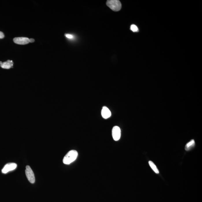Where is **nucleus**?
<instances>
[{"label": "nucleus", "mask_w": 202, "mask_h": 202, "mask_svg": "<svg viewBox=\"0 0 202 202\" xmlns=\"http://www.w3.org/2000/svg\"><path fill=\"white\" fill-rule=\"evenodd\" d=\"M77 151L73 150L69 151L63 158V163L65 164H69L77 159Z\"/></svg>", "instance_id": "f257e3e1"}, {"label": "nucleus", "mask_w": 202, "mask_h": 202, "mask_svg": "<svg viewBox=\"0 0 202 202\" xmlns=\"http://www.w3.org/2000/svg\"><path fill=\"white\" fill-rule=\"evenodd\" d=\"M106 5L109 8L114 11H118L121 9L122 5L118 0H109L107 1Z\"/></svg>", "instance_id": "f03ea898"}, {"label": "nucleus", "mask_w": 202, "mask_h": 202, "mask_svg": "<svg viewBox=\"0 0 202 202\" xmlns=\"http://www.w3.org/2000/svg\"><path fill=\"white\" fill-rule=\"evenodd\" d=\"M25 173H26L27 177L29 182L32 184L35 183V175L33 170L29 166H26Z\"/></svg>", "instance_id": "7ed1b4c3"}, {"label": "nucleus", "mask_w": 202, "mask_h": 202, "mask_svg": "<svg viewBox=\"0 0 202 202\" xmlns=\"http://www.w3.org/2000/svg\"><path fill=\"white\" fill-rule=\"evenodd\" d=\"M112 136L114 140L118 141L120 139L121 136V130L117 126H115L112 129Z\"/></svg>", "instance_id": "20e7f679"}, {"label": "nucleus", "mask_w": 202, "mask_h": 202, "mask_svg": "<svg viewBox=\"0 0 202 202\" xmlns=\"http://www.w3.org/2000/svg\"><path fill=\"white\" fill-rule=\"evenodd\" d=\"M17 164L15 163H10L7 164L2 169V172L3 174L7 173L10 171L16 169Z\"/></svg>", "instance_id": "39448f33"}, {"label": "nucleus", "mask_w": 202, "mask_h": 202, "mask_svg": "<svg viewBox=\"0 0 202 202\" xmlns=\"http://www.w3.org/2000/svg\"><path fill=\"white\" fill-rule=\"evenodd\" d=\"M13 41L16 44L20 45H26L30 42L29 39L26 37L15 38L14 39Z\"/></svg>", "instance_id": "423d86ee"}, {"label": "nucleus", "mask_w": 202, "mask_h": 202, "mask_svg": "<svg viewBox=\"0 0 202 202\" xmlns=\"http://www.w3.org/2000/svg\"><path fill=\"white\" fill-rule=\"evenodd\" d=\"M101 114L103 118L105 119L108 118L111 115V112L106 106L103 107Z\"/></svg>", "instance_id": "0eeeda50"}, {"label": "nucleus", "mask_w": 202, "mask_h": 202, "mask_svg": "<svg viewBox=\"0 0 202 202\" xmlns=\"http://www.w3.org/2000/svg\"><path fill=\"white\" fill-rule=\"evenodd\" d=\"M13 62L12 60H8L3 63L0 62V66L1 67L5 69H10L13 67Z\"/></svg>", "instance_id": "6e6552de"}, {"label": "nucleus", "mask_w": 202, "mask_h": 202, "mask_svg": "<svg viewBox=\"0 0 202 202\" xmlns=\"http://www.w3.org/2000/svg\"><path fill=\"white\" fill-rule=\"evenodd\" d=\"M195 145V142L194 140H192L188 143H187L185 147V150L189 151L192 149Z\"/></svg>", "instance_id": "1a4fd4ad"}, {"label": "nucleus", "mask_w": 202, "mask_h": 202, "mask_svg": "<svg viewBox=\"0 0 202 202\" xmlns=\"http://www.w3.org/2000/svg\"><path fill=\"white\" fill-rule=\"evenodd\" d=\"M149 164L151 168L152 169V170L154 171L156 174L159 173V171L157 169V166L155 165V164L153 163V162L152 161H149Z\"/></svg>", "instance_id": "9d476101"}, {"label": "nucleus", "mask_w": 202, "mask_h": 202, "mask_svg": "<svg viewBox=\"0 0 202 202\" xmlns=\"http://www.w3.org/2000/svg\"><path fill=\"white\" fill-rule=\"evenodd\" d=\"M130 29L131 31L134 32H138V28L135 25H131V26L130 27Z\"/></svg>", "instance_id": "9b49d317"}, {"label": "nucleus", "mask_w": 202, "mask_h": 202, "mask_svg": "<svg viewBox=\"0 0 202 202\" xmlns=\"http://www.w3.org/2000/svg\"><path fill=\"white\" fill-rule=\"evenodd\" d=\"M65 36L67 38L70 39H72L73 38V36L72 35H70V34H66Z\"/></svg>", "instance_id": "f8f14e48"}, {"label": "nucleus", "mask_w": 202, "mask_h": 202, "mask_svg": "<svg viewBox=\"0 0 202 202\" xmlns=\"http://www.w3.org/2000/svg\"><path fill=\"white\" fill-rule=\"evenodd\" d=\"M4 35L2 31H0V39H3L4 38Z\"/></svg>", "instance_id": "ddd939ff"}, {"label": "nucleus", "mask_w": 202, "mask_h": 202, "mask_svg": "<svg viewBox=\"0 0 202 202\" xmlns=\"http://www.w3.org/2000/svg\"><path fill=\"white\" fill-rule=\"evenodd\" d=\"M35 42V40H34V39H29V42Z\"/></svg>", "instance_id": "4468645a"}]
</instances>
